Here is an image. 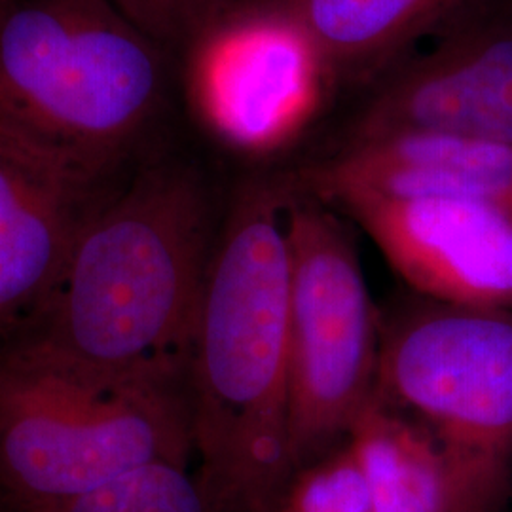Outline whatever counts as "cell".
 <instances>
[{"label": "cell", "instance_id": "cell-1", "mask_svg": "<svg viewBox=\"0 0 512 512\" xmlns=\"http://www.w3.org/2000/svg\"><path fill=\"white\" fill-rule=\"evenodd\" d=\"M287 190L241 188L215 241L188 365L196 473L219 512H279L289 431Z\"/></svg>", "mask_w": 512, "mask_h": 512}, {"label": "cell", "instance_id": "cell-2", "mask_svg": "<svg viewBox=\"0 0 512 512\" xmlns=\"http://www.w3.org/2000/svg\"><path fill=\"white\" fill-rule=\"evenodd\" d=\"M213 247L200 175L148 165L93 203L54 291L16 338L118 376L188 378Z\"/></svg>", "mask_w": 512, "mask_h": 512}, {"label": "cell", "instance_id": "cell-3", "mask_svg": "<svg viewBox=\"0 0 512 512\" xmlns=\"http://www.w3.org/2000/svg\"><path fill=\"white\" fill-rule=\"evenodd\" d=\"M154 40L116 0H8L0 129L107 186L162 99Z\"/></svg>", "mask_w": 512, "mask_h": 512}, {"label": "cell", "instance_id": "cell-4", "mask_svg": "<svg viewBox=\"0 0 512 512\" xmlns=\"http://www.w3.org/2000/svg\"><path fill=\"white\" fill-rule=\"evenodd\" d=\"M194 456L188 378H131L25 338L0 346V512L88 494Z\"/></svg>", "mask_w": 512, "mask_h": 512}, {"label": "cell", "instance_id": "cell-5", "mask_svg": "<svg viewBox=\"0 0 512 512\" xmlns=\"http://www.w3.org/2000/svg\"><path fill=\"white\" fill-rule=\"evenodd\" d=\"M372 397L433 442L444 512H501L512 494V310L437 304L382 338Z\"/></svg>", "mask_w": 512, "mask_h": 512}, {"label": "cell", "instance_id": "cell-6", "mask_svg": "<svg viewBox=\"0 0 512 512\" xmlns=\"http://www.w3.org/2000/svg\"><path fill=\"white\" fill-rule=\"evenodd\" d=\"M289 431L294 469L348 437L372 397L382 336L348 232L313 198L287 194Z\"/></svg>", "mask_w": 512, "mask_h": 512}, {"label": "cell", "instance_id": "cell-7", "mask_svg": "<svg viewBox=\"0 0 512 512\" xmlns=\"http://www.w3.org/2000/svg\"><path fill=\"white\" fill-rule=\"evenodd\" d=\"M186 44L198 118L247 154L291 143L321 107L332 74L317 38L285 0L224 2Z\"/></svg>", "mask_w": 512, "mask_h": 512}, {"label": "cell", "instance_id": "cell-8", "mask_svg": "<svg viewBox=\"0 0 512 512\" xmlns=\"http://www.w3.org/2000/svg\"><path fill=\"white\" fill-rule=\"evenodd\" d=\"M393 270L437 304L512 310V211L469 200H357L342 207Z\"/></svg>", "mask_w": 512, "mask_h": 512}, {"label": "cell", "instance_id": "cell-9", "mask_svg": "<svg viewBox=\"0 0 512 512\" xmlns=\"http://www.w3.org/2000/svg\"><path fill=\"white\" fill-rule=\"evenodd\" d=\"M439 131L512 147V18L459 21L372 99L355 141Z\"/></svg>", "mask_w": 512, "mask_h": 512}, {"label": "cell", "instance_id": "cell-10", "mask_svg": "<svg viewBox=\"0 0 512 512\" xmlns=\"http://www.w3.org/2000/svg\"><path fill=\"white\" fill-rule=\"evenodd\" d=\"M107 188L0 129V346L42 310L82 222Z\"/></svg>", "mask_w": 512, "mask_h": 512}, {"label": "cell", "instance_id": "cell-11", "mask_svg": "<svg viewBox=\"0 0 512 512\" xmlns=\"http://www.w3.org/2000/svg\"><path fill=\"white\" fill-rule=\"evenodd\" d=\"M310 198L344 207L357 200L469 198L511 205L512 147L439 131H397L355 141L304 171Z\"/></svg>", "mask_w": 512, "mask_h": 512}, {"label": "cell", "instance_id": "cell-12", "mask_svg": "<svg viewBox=\"0 0 512 512\" xmlns=\"http://www.w3.org/2000/svg\"><path fill=\"white\" fill-rule=\"evenodd\" d=\"M310 27L332 73L380 65L437 27L452 29L484 0H285Z\"/></svg>", "mask_w": 512, "mask_h": 512}, {"label": "cell", "instance_id": "cell-13", "mask_svg": "<svg viewBox=\"0 0 512 512\" xmlns=\"http://www.w3.org/2000/svg\"><path fill=\"white\" fill-rule=\"evenodd\" d=\"M370 492L372 512H444V480L433 442L370 397L346 437Z\"/></svg>", "mask_w": 512, "mask_h": 512}, {"label": "cell", "instance_id": "cell-14", "mask_svg": "<svg viewBox=\"0 0 512 512\" xmlns=\"http://www.w3.org/2000/svg\"><path fill=\"white\" fill-rule=\"evenodd\" d=\"M18 512H219L188 465L154 463L73 499Z\"/></svg>", "mask_w": 512, "mask_h": 512}, {"label": "cell", "instance_id": "cell-15", "mask_svg": "<svg viewBox=\"0 0 512 512\" xmlns=\"http://www.w3.org/2000/svg\"><path fill=\"white\" fill-rule=\"evenodd\" d=\"M279 512H372L363 469L346 440L296 475Z\"/></svg>", "mask_w": 512, "mask_h": 512}, {"label": "cell", "instance_id": "cell-16", "mask_svg": "<svg viewBox=\"0 0 512 512\" xmlns=\"http://www.w3.org/2000/svg\"><path fill=\"white\" fill-rule=\"evenodd\" d=\"M228 0H135L133 19L158 40L188 42Z\"/></svg>", "mask_w": 512, "mask_h": 512}, {"label": "cell", "instance_id": "cell-17", "mask_svg": "<svg viewBox=\"0 0 512 512\" xmlns=\"http://www.w3.org/2000/svg\"><path fill=\"white\" fill-rule=\"evenodd\" d=\"M6 2H8V0H0V6H2V4H6Z\"/></svg>", "mask_w": 512, "mask_h": 512}, {"label": "cell", "instance_id": "cell-18", "mask_svg": "<svg viewBox=\"0 0 512 512\" xmlns=\"http://www.w3.org/2000/svg\"><path fill=\"white\" fill-rule=\"evenodd\" d=\"M509 209H511V211H512V203H511V205H509Z\"/></svg>", "mask_w": 512, "mask_h": 512}]
</instances>
